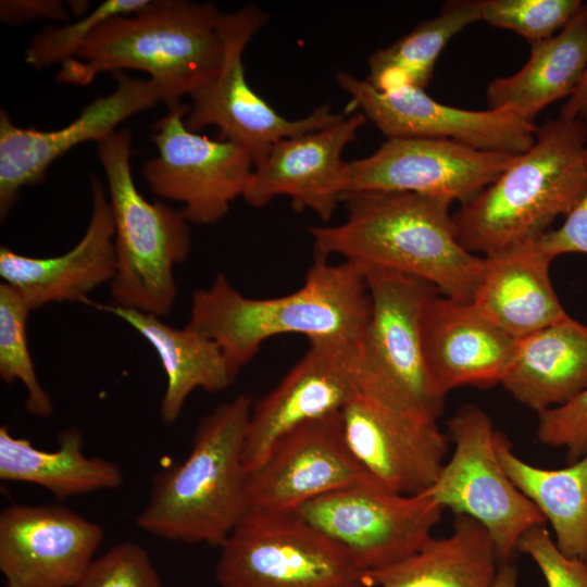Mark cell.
I'll return each mask as SVG.
<instances>
[{
	"label": "cell",
	"instance_id": "6da1fadb",
	"mask_svg": "<svg viewBox=\"0 0 587 587\" xmlns=\"http://www.w3.org/2000/svg\"><path fill=\"white\" fill-rule=\"evenodd\" d=\"M344 223L310 226L315 255L338 254L361 267H383L422 278L440 295L472 302L485 258L458 239L452 201L399 191L346 193Z\"/></svg>",
	"mask_w": 587,
	"mask_h": 587
},
{
	"label": "cell",
	"instance_id": "7a4b0ae2",
	"mask_svg": "<svg viewBox=\"0 0 587 587\" xmlns=\"http://www.w3.org/2000/svg\"><path fill=\"white\" fill-rule=\"evenodd\" d=\"M370 312L364 270L348 261L332 264L315 255L302 287L277 298L245 297L218 273L208 288L193 291L186 326L220 347L234 379L273 336L358 340Z\"/></svg>",
	"mask_w": 587,
	"mask_h": 587
},
{
	"label": "cell",
	"instance_id": "3957f363",
	"mask_svg": "<svg viewBox=\"0 0 587 587\" xmlns=\"http://www.w3.org/2000/svg\"><path fill=\"white\" fill-rule=\"evenodd\" d=\"M223 13L211 3L149 0L140 10L105 20L55 76L87 86L101 73L137 70L149 75L167 109L209 83L225 52Z\"/></svg>",
	"mask_w": 587,
	"mask_h": 587
},
{
	"label": "cell",
	"instance_id": "277c9868",
	"mask_svg": "<svg viewBox=\"0 0 587 587\" xmlns=\"http://www.w3.org/2000/svg\"><path fill=\"white\" fill-rule=\"evenodd\" d=\"M587 190V124L559 114L533 146L452 214L461 245L483 257L536 241Z\"/></svg>",
	"mask_w": 587,
	"mask_h": 587
},
{
	"label": "cell",
	"instance_id": "5b68a950",
	"mask_svg": "<svg viewBox=\"0 0 587 587\" xmlns=\"http://www.w3.org/2000/svg\"><path fill=\"white\" fill-rule=\"evenodd\" d=\"M252 399L239 395L198 423L187 458L152 477L137 525L159 538L221 547L248 511L243 446Z\"/></svg>",
	"mask_w": 587,
	"mask_h": 587
},
{
	"label": "cell",
	"instance_id": "8992f818",
	"mask_svg": "<svg viewBox=\"0 0 587 587\" xmlns=\"http://www.w3.org/2000/svg\"><path fill=\"white\" fill-rule=\"evenodd\" d=\"M133 137L120 128L98 143L114 222L115 275L110 283L114 304L168 315L177 296L174 266L190 252L189 222L182 210L150 202L132 174Z\"/></svg>",
	"mask_w": 587,
	"mask_h": 587
},
{
	"label": "cell",
	"instance_id": "52a82bcc",
	"mask_svg": "<svg viewBox=\"0 0 587 587\" xmlns=\"http://www.w3.org/2000/svg\"><path fill=\"white\" fill-rule=\"evenodd\" d=\"M363 270L371 312L357 341L359 391L397 412L437 422L447 395L428 369L422 323L426 305L439 291L398 271Z\"/></svg>",
	"mask_w": 587,
	"mask_h": 587
},
{
	"label": "cell",
	"instance_id": "ba28073f",
	"mask_svg": "<svg viewBox=\"0 0 587 587\" xmlns=\"http://www.w3.org/2000/svg\"><path fill=\"white\" fill-rule=\"evenodd\" d=\"M220 548L221 587H370L355 558L296 512L248 510Z\"/></svg>",
	"mask_w": 587,
	"mask_h": 587
},
{
	"label": "cell",
	"instance_id": "9c48e42d",
	"mask_svg": "<svg viewBox=\"0 0 587 587\" xmlns=\"http://www.w3.org/2000/svg\"><path fill=\"white\" fill-rule=\"evenodd\" d=\"M447 427L454 449L425 494L454 515L480 523L500 561L510 560L521 536L546 520L501 466L496 450L499 430L480 408H459Z\"/></svg>",
	"mask_w": 587,
	"mask_h": 587
},
{
	"label": "cell",
	"instance_id": "30bf717a",
	"mask_svg": "<svg viewBox=\"0 0 587 587\" xmlns=\"http://www.w3.org/2000/svg\"><path fill=\"white\" fill-rule=\"evenodd\" d=\"M267 23V14L255 4L223 13L221 32L224 59L217 74L190 96L185 124L191 132L214 126L218 139L246 148L254 163L280 139L315 132L339 122L325 103L309 115L290 120L278 114L257 91L245 73L243 51L254 34Z\"/></svg>",
	"mask_w": 587,
	"mask_h": 587
},
{
	"label": "cell",
	"instance_id": "8fae6325",
	"mask_svg": "<svg viewBox=\"0 0 587 587\" xmlns=\"http://www.w3.org/2000/svg\"><path fill=\"white\" fill-rule=\"evenodd\" d=\"M188 110L189 103L182 102L154 123L151 139L158 155L140 173L152 193L183 203L180 210L190 224H215L243 196L254 160L230 140L189 130Z\"/></svg>",
	"mask_w": 587,
	"mask_h": 587
},
{
	"label": "cell",
	"instance_id": "7c38bea8",
	"mask_svg": "<svg viewBox=\"0 0 587 587\" xmlns=\"http://www.w3.org/2000/svg\"><path fill=\"white\" fill-rule=\"evenodd\" d=\"M444 510L425 492L401 495L369 479L309 500L295 512L369 572L415 552L432 537Z\"/></svg>",
	"mask_w": 587,
	"mask_h": 587
},
{
	"label": "cell",
	"instance_id": "4fadbf2b",
	"mask_svg": "<svg viewBox=\"0 0 587 587\" xmlns=\"http://www.w3.org/2000/svg\"><path fill=\"white\" fill-rule=\"evenodd\" d=\"M336 80L388 138L449 139L513 155L526 152L535 141L538 127L511 107L483 111L449 107L422 88L401 86L379 91L346 71H338Z\"/></svg>",
	"mask_w": 587,
	"mask_h": 587
},
{
	"label": "cell",
	"instance_id": "5bb4252c",
	"mask_svg": "<svg viewBox=\"0 0 587 587\" xmlns=\"http://www.w3.org/2000/svg\"><path fill=\"white\" fill-rule=\"evenodd\" d=\"M519 155L449 139L388 138L369 157L348 162L345 195L414 192L463 204L494 183Z\"/></svg>",
	"mask_w": 587,
	"mask_h": 587
},
{
	"label": "cell",
	"instance_id": "9a60e30c",
	"mask_svg": "<svg viewBox=\"0 0 587 587\" xmlns=\"http://www.w3.org/2000/svg\"><path fill=\"white\" fill-rule=\"evenodd\" d=\"M375 479L357 460L341 411L303 423L280 436L247 473L248 510L295 512L322 495Z\"/></svg>",
	"mask_w": 587,
	"mask_h": 587
},
{
	"label": "cell",
	"instance_id": "2e32d148",
	"mask_svg": "<svg viewBox=\"0 0 587 587\" xmlns=\"http://www.w3.org/2000/svg\"><path fill=\"white\" fill-rule=\"evenodd\" d=\"M114 90L90 102L64 127L41 130L20 127L0 110V216L3 221L15 204L23 187L43 179L48 167L72 148L86 142L99 143L126 118L161 101L149 78H135L114 72Z\"/></svg>",
	"mask_w": 587,
	"mask_h": 587
},
{
	"label": "cell",
	"instance_id": "e0dca14e",
	"mask_svg": "<svg viewBox=\"0 0 587 587\" xmlns=\"http://www.w3.org/2000/svg\"><path fill=\"white\" fill-rule=\"evenodd\" d=\"M357 341H309L308 351L278 385L252 404L242 454L247 473L285 433L341 411L360 392Z\"/></svg>",
	"mask_w": 587,
	"mask_h": 587
},
{
	"label": "cell",
	"instance_id": "ac0fdd59",
	"mask_svg": "<svg viewBox=\"0 0 587 587\" xmlns=\"http://www.w3.org/2000/svg\"><path fill=\"white\" fill-rule=\"evenodd\" d=\"M102 540L100 525L64 505L10 504L0 513L5 587H75Z\"/></svg>",
	"mask_w": 587,
	"mask_h": 587
},
{
	"label": "cell",
	"instance_id": "d6986e66",
	"mask_svg": "<svg viewBox=\"0 0 587 587\" xmlns=\"http://www.w3.org/2000/svg\"><path fill=\"white\" fill-rule=\"evenodd\" d=\"M365 122L366 116L358 112L325 128L278 140L254 163L242 198L262 208L287 196L295 210H311L328 222L347 187L342 151Z\"/></svg>",
	"mask_w": 587,
	"mask_h": 587
},
{
	"label": "cell",
	"instance_id": "ffe728a7",
	"mask_svg": "<svg viewBox=\"0 0 587 587\" xmlns=\"http://www.w3.org/2000/svg\"><path fill=\"white\" fill-rule=\"evenodd\" d=\"M341 415L352 453L383 486L414 496L434 484L449 442L437 422L397 412L360 392Z\"/></svg>",
	"mask_w": 587,
	"mask_h": 587
},
{
	"label": "cell",
	"instance_id": "44dd1931",
	"mask_svg": "<svg viewBox=\"0 0 587 587\" xmlns=\"http://www.w3.org/2000/svg\"><path fill=\"white\" fill-rule=\"evenodd\" d=\"M91 214L84 236L67 252L35 258L0 248V276L33 311L53 302H88L115 275L114 222L103 183L90 176Z\"/></svg>",
	"mask_w": 587,
	"mask_h": 587
},
{
	"label": "cell",
	"instance_id": "7402d4cb",
	"mask_svg": "<svg viewBox=\"0 0 587 587\" xmlns=\"http://www.w3.org/2000/svg\"><path fill=\"white\" fill-rule=\"evenodd\" d=\"M422 334L428 369L446 395L458 387L500 384L516 344L472 302L439 292L426 305Z\"/></svg>",
	"mask_w": 587,
	"mask_h": 587
},
{
	"label": "cell",
	"instance_id": "603a6c76",
	"mask_svg": "<svg viewBox=\"0 0 587 587\" xmlns=\"http://www.w3.org/2000/svg\"><path fill=\"white\" fill-rule=\"evenodd\" d=\"M484 258L472 303L504 333L517 340L569 315L550 279L552 260L537 240Z\"/></svg>",
	"mask_w": 587,
	"mask_h": 587
},
{
	"label": "cell",
	"instance_id": "cb8c5ba5",
	"mask_svg": "<svg viewBox=\"0 0 587 587\" xmlns=\"http://www.w3.org/2000/svg\"><path fill=\"white\" fill-rule=\"evenodd\" d=\"M500 384L540 413L587 388V325L570 315L516 340Z\"/></svg>",
	"mask_w": 587,
	"mask_h": 587
},
{
	"label": "cell",
	"instance_id": "d4e9b609",
	"mask_svg": "<svg viewBox=\"0 0 587 587\" xmlns=\"http://www.w3.org/2000/svg\"><path fill=\"white\" fill-rule=\"evenodd\" d=\"M452 532L429 537L415 552L369 571L370 587H494L500 559L487 529L454 515Z\"/></svg>",
	"mask_w": 587,
	"mask_h": 587
},
{
	"label": "cell",
	"instance_id": "484cf974",
	"mask_svg": "<svg viewBox=\"0 0 587 587\" xmlns=\"http://www.w3.org/2000/svg\"><path fill=\"white\" fill-rule=\"evenodd\" d=\"M96 308L126 322L154 348L166 374L160 405L165 424L177 421L193 390L216 392L234 380L220 347L201 333L188 326L176 328L157 315L135 309L116 304H96Z\"/></svg>",
	"mask_w": 587,
	"mask_h": 587
},
{
	"label": "cell",
	"instance_id": "4316f807",
	"mask_svg": "<svg viewBox=\"0 0 587 587\" xmlns=\"http://www.w3.org/2000/svg\"><path fill=\"white\" fill-rule=\"evenodd\" d=\"M587 67V4L549 39L530 45V55L515 74L490 82L489 109L513 108L534 122L547 105L570 98Z\"/></svg>",
	"mask_w": 587,
	"mask_h": 587
},
{
	"label": "cell",
	"instance_id": "83f0119b",
	"mask_svg": "<svg viewBox=\"0 0 587 587\" xmlns=\"http://www.w3.org/2000/svg\"><path fill=\"white\" fill-rule=\"evenodd\" d=\"M58 442L55 450L38 449L1 426L0 479L38 485L59 500L122 485L121 466L102 457H87L83 434L77 428L62 432Z\"/></svg>",
	"mask_w": 587,
	"mask_h": 587
},
{
	"label": "cell",
	"instance_id": "f1b7e54d",
	"mask_svg": "<svg viewBox=\"0 0 587 587\" xmlns=\"http://www.w3.org/2000/svg\"><path fill=\"white\" fill-rule=\"evenodd\" d=\"M496 450L509 478L552 526L554 542L587 563V453L563 469H544L519 458L499 432Z\"/></svg>",
	"mask_w": 587,
	"mask_h": 587
},
{
	"label": "cell",
	"instance_id": "f546056e",
	"mask_svg": "<svg viewBox=\"0 0 587 587\" xmlns=\"http://www.w3.org/2000/svg\"><path fill=\"white\" fill-rule=\"evenodd\" d=\"M478 21L479 0L446 1L437 16L421 22L405 36L375 51L369 59L366 80L379 91L401 86L424 89L449 40Z\"/></svg>",
	"mask_w": 587,
	"mask_h": 587
},
{
	"label": "cell",
	"instance_id": "4dcf8cb0",
	"mask_svg": "<svg viewBox=\"0 0 587 587\" xmlns=\"http://www.w3.org/2000/svg\"><path fill=\"white\" fill-rule=\"evenodd\" d=\"M32 310L10 285L0 284V377L21 382L26 389L25 409L39 417L53 412L50 395L40 384L28 348L26 323Z\"/></svg>",
	"mask_w": 587,
	"mask_h": 587
},
{
	"label": "cell",
	"instance_id": "1f68e13d",
	"mask_svg": "<svg viewBox=\"0 0 587 587\" xmlns=\"http://www.w3.org/2000/svg\"><path fill=\"white\" fill-rule=\"evenodd\" d=\"M480 21L510 29L529 45L561 30L582 8L580 0H479Z\"/></svg>",
	"mask_w": 587,
	"mask_h": 587
},
{
	"label": "cell",
	"instance_id": "d6a6232c",
	"mask_svg": "<svg viewBox=\"0 0 587 587\" xmlns=\"http://www.w3.org/2000/svg\"><path fill=\"white\" fill-rule=\"evenodd\" d=\"M149 0H105L79 20L62 26H48L34 37L25 51V61L35 68L60 65L74 58L90 34L105 20L132 14Z\"/></svg>",
	"mask_w": 587,
	"mask_h": 587
},
{
	"label": "cell",
	"instance_id": "836d02e7",
	"mask_svg": "<svg viewBox=\"0 0 587 587\" xmlns=\"http://www.w3.org/2000/svg\"><path fill=\"white\" fill-rule=\"evenodd\" d=\"M75 587H164L147 550L117 544L90 563Z\"/></svg>",
	"mask_w": 587,
	"mask_h": 587
},
{
	"label": "cell",
	"instance_id": "e575fe53",
	"mask_svg": "<svg viewBox=\"0 0 587 587\" xmlns=\"http://www.w3.org/2000/svg\"><path fill=\"white\" fill-rule=\"evenodd\" d=\"M537 438L565 448L571 464L587 453V388L569 402L538 413Z\"/></svg>",
	"mask_w": 587,
	"mask_h": 587
},
{
	"label": "cell",
	"instance_id": "d590c367",
	"mask_svg": "<svg viewBox=\"0 0 587 587\" xmlns=\"http://www.w3.org/2000/svg\"><path fill=\"white\" fill-rule=\"evenodd\" d=\"M516 551L533 559L547 587H587V563L563 554L546 524L527 529L521 536Z\"/></svg>",
	"mask_w": 587,
	"mask_h": 587
},
{
	"label": "cell",
	"instance_id": "8d00e7d4",
	"mask_svg": "<svg viewBox=\"0 0 587 587\" xmlns=\"http://www.w3.org/2000/svg\"><path fill=\"white\" fill-rule=\"evenodd\" d=\"M541 251L551 260L564 253L587 254V190L557 229H549L537 239Z\"/></svg>",
	"mask_w": 587,
	"mask_h": 587
},
{
	"label": "cell",
	"instance_id": "74e56055",
	"mask_svg": "<svg viewBox=\"0 0 587 587\" xmlns=\"http://www.w3.org/2000/svg\"><path fill=\"white\" fill-rule=\"evenodd\" d=\"M67 1L60 0H1L0 20L8 25H22L39 18L67 21L71 16Z\"/></svg>",
	"mask_w": 587,
	"mask_h": 587
},
{
	"label": "cell",
	"instance_id": "f35d334b",
	"mask_svg": "<svg viewBox=\"0 0 587 587\" xmlns=\"http://www.w3.org/2000/svg\"><path fill=\"white\" fill-rule=\"evenodd\" d=\"M560 115L587 124V67L575 91L562 105Z\"/></svg>",
	"mask_w": 587,
	"mask_h": 587
},
{
	"label": "cell",
	"instance_id": "ab89813d",
	"mask_svg": "<svg viewBox=\"0 0 587 587\" xmlns=\"http://www.w3.org/2000/svg\"><path fill=\"white\" fill-rule=\"evenodd\" d=\"M494 587H517V570L510 560L500 562Z\"/></svg>",
	"mask_w": 587,
	"mask_h": 587
}]
</instances>
